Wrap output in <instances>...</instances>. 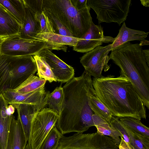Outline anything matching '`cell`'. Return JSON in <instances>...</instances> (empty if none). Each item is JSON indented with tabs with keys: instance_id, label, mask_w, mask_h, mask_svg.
Here are the masks:
<instances>
[{
	"instance_id": "13",
	"label": "cell",
	"mask_w": 149,
	"mask_h": 149,
	"mask_svg": "<svg viewBox=\"0 0 149 149\" xmlns=\"http://www.w3.org/2000/svg\"><path fill=\"white\" fill-rule=\"evenodd\" d=\"M37 55L48 64L57 81L61 83L67 82L74 75L73 68L60 59L50 50L45 48Z\"/></svg>"
},
{
	"instance_id": "1",
	"label": "cell",
	"mask_w": 149,
	"mask_h": 149,
	"mask_svg": "<svg viewBox=\"0 0 149 149\" xmlns=\"http://www.w3.org/2000/svg\"><path fill=\"white\" fill-rule=\"evenodd\" d=\"M91 76L84 71L78 77H73L63 87L64 101L56 127L63 134L71 132L83 133L94 126V114L88 103Z\"/></svg>"
},
{
	"instance_id": "2",
	"label": "cell",
	"mask_w": 149,
	"mask_h": 149,
	"mask_svg": "<svg viewBox=\"0 0 149 149\" xmlns=\"http://www.w3.org/2000/svg\"><path fill=\"white\" fill-rule=\"evenodd\" d=\"M109 75L94 78L92 83L97 95L112 113L119 118L146 119V108L129 80L123 75Z\"/></svg>"
},
{
	"instance_id": "20",
	"label": "cell",
	"mask_w": 149,
	"mask_h": 149,
	"mask_svg": "<svg viewBox=\"0 0 149 149\" xmlns=\"http://www.w3.org/2000/svg\"><path fill=\"white\" fill-rule=\"evenodd\" d=\"M149 32L132 29L127 27L125 22L119 30V33L112 43L111 51L119 46L133 40L141 41L146 38Z\"/></svg>"
},
{
	"instance_id": "14",
	"label": "cell",
	"mask_w": 149,
	"mask_h": 149,
	"mask_svg": "<svg viewBox=\"0 0 149 149\" xmlns=\"http://www.w3.org/2000/svg\"><path fill=\"white\" fill-rule=\"evenodd\" d=\"M24 6V15L19 35L24 39L38 40L37 36L41 30L38 16L29 8Z\"/></svg>"
},
{
	"instance_id": "10",
	"label": "cell",
	"mask_w": 149,
	"mask_h": 149,
	"mask_svg": "<svg viewBox=\"0 0 149 149\" xmlns=\"http://www.w3.org/2000/svg\"><path fill=\"white\" fill-rule=\"evenodd\" d=\"M112 44L105 46H99L93 50L86 53L80 58V62L84 67V71L94 78L102 77L103 70L105 72L109 70L108 64L110 58L108 55L111 51Z\"/></svg>"
},
{
	"instance_id": "31",
	"label": "cell",
	"mask_w": 149,
	"mask_h": 149,
	"mask_svg": "<svg viewBox=\"0 0 149 149\" xmlns=\"http://www.w3.org/2000/svg\"><path fill=\"white\" fill-rule=\"evenodd\" d=\"M37 15L39 20L41 27L40 31L39 33H54L49 20L44 10Z\"/></svg>"
},
{
	"instance_id": "27",
	"label": "cell",
	"mask_w": 149,
	"mask_h": 149,
	"mask_svg": "<svg viewBox=\"0 0 149 149\" xmlns=\"http://www.w3.org/2000/svg\"><path fill=\"white\" fill-rule=\"evenodd\" d=\"M37 65L39 77L48 81L50 83L57 81L52 70L46 62L41 57L36 55L33 56Z\"/></svg>"
},
{
	"instance_id": "39",
	"label": "cell",
	"mask_w": 149,
	"mask_h": 149,
	"mask_svg": "<svg viewBox=\"0 0 149 149\" xmlns=\"http://www.w3.org/2000/svg\"><path fill=\"white\" fill-rule=\"evenodd\" d=\"M24 149H31L30 144L29 142L26 144Z\"/></svg>"
},
{
	"instance_id": "23",
	"label": "cell",
	"mask_w": 149,
	"mask_h": 149,
	"mask_svg": "<svg viewBox=\"0 0 149 149\" xmlns=\"http://www.w3.org/2000/svg\"><path fill=\"white\" fill-rule=\"evenodd\" d=\"M0 4L22 24L25 14L22 0H0Z\"/></svg>"
},
{
	"instance_id": "3",
	"label": "cell",
	"mask_w": 149,
	"mask_h": 149,
	"mask_svg": "<svg viewBox=\"0 0 149 149\" xmlns=\"http://www.w3.org/2000/svg\"><path fill=\"white\" fill-rule=\"evenodd\" d=\"M139 44L125 42L111 51L110 59L128 79L148 109L149 108V68Z\"/></svg>"
},
{
	"instance_id": "11",
	"label": "cell",
	"mask_w": 149,
	"mask_h": 149,
	"mask_svg": "<svg viewBox=\"0 0 149 149\" xmlns=\"http://www.w3.org/2000/svg\"><path fill=\"white\" fill-rule=\"evenodd\" d=\"M49 91H46L44 87L31 92L22 93L14 91L13 89H8L2 94L9 104L15 108L20 104H27L37 106L42 109L47 105Z\"/></svg>"
},
{
	"instance_id": "16",
	"label": "cell",
	"mask_w": 149,
	"mask_h": 149,
	"mask_svg": "<svg viewBox=\"0 0 149 149\" xmlns=\"http://www.w3.org/2000/svg\"><path fill=\"white\" fill-rule=\"evenodd\" d=\"M22 24L0 4V39L19 34Z\"/></svg>"
},
{
	"instance_id": "36",
	"label": "cell",
	"mask_w": 149,
	"mask_h": 149,
	"mask_svg": "<svg viewBox=\"0 0 149 149\" xmlns=\"http://www.w3.org/2000/svg\"><path fill=\"white\" fill-rule=\"evenodd\" d=\"M15 111V108L11 104L8 105L7 109V111L8 114L10 115H13Z\"/></svg>"
},
{
	"instance_id": "28",
	"label": "cell",
	"mask_w": 149,
	"mask_h": 149,
	"mask_svg": "<svg viewBox=\"0 0 149 149\" xmlns=\"http://www.w3.org/2000/svg\"><path fill=\"white\" fill-rule=\"evenodd\" d=\"M120 121L131 130L149 137V128L143 125L141 120L131 117L119 118Z\"/></svg>"
},
{
	"instance_id": "19",
	"label": "cell",
	"mask_w": 149,
	"mask_h": 149,
	"mask_svg": "<svg viewBox=\"0 0 149 149\" xmlns=\"http://www.w3.org/2000/svg\"><path fill=\"white\" fill-rule=\"evenodd\" d=\"M16 109L18 119L22 125L26 138L28 142L31 124L35 115L41 109L34 105L20 104Z\"/></svg>"
},
{
	"instance_id": "24",
	"label": "cell",
	"mask_w": 149,
	"mask_h": 149,
	"mask_svg": "<svg viewBox=\"0 0 149 149\" xmlns=\"http://www.w3.org/2000/svg\"><path fill=\"white\" fill-rule=\"evenodd\" d=\"M64 94L63 88L61 85L56 87L48 96L47 105L49 108L57 113L58 115L61 113L64 101Z\"/></svg>"
},
{
	"instance_id": "7",
	"label": "cell",
	"mask_w": 149,
	"mask_h": 149,
	"mask_svg": "<svg viewBox=\"0 0 149 149\" xmlns=\"http://www.w3.org/2000/svg\"><path fill=\"white\" fill-rule=\"evenodd\" d=\"M56 149H119L109 136L96 132L76 133L69 136L63 135Z\"/></svg>"
},
{
	"instance_id": "12",
	"label": "cell",
	"mask_w": 149,
	"mask_h": 149,
	"mask_svg": "<svg viewBox=\"0 0 149 149\" xmlns=\"http://www.w3.org/2000/svg\"><path fill=\"white\" fill-rule=\"evenodd\" d=\"M103 29L100 24L93 22L89 31L77 41L73 50L81 53L90 52L104 43H112L115 38L104 36Z\"/></svg>"
},
{
	"instance_id": "9",
	"label": "cell",
	"mask_w": 149,
	"mask_h": 149,
	"mask_svg": "<svg viewBox=\"0 0 149 149\" xmlns=\"http://www.w3.org/2000/svg\"><path fill=\"white\" fill-rule=\"evenodd\" d=\"M0 55L11 57L37 55L46 47L45 42L40 40L21 38L19 34L0 39Z\"/></svg>"
},
{
	"instance_id": "21",
	"label": "cell",
	"mask_w": 149,
	"mask_h": 149,
	"mask_svg": "<svg viewBox=\"0 0 149 149\" xmlns=\"http://www.w3.org/2000/svg\"><path fill=\"white\" fill-rule=\"evenodd\" d=\"M92 118L98 133L102 135L110 137L118 146L121 141L120 137H123L120 132L110 123L98 116L93 114Z\"/></svg>"
},
{
	"instance_id": "40",
	"label": "cell",
	"mask_w": 149,
	"mask_h": 149,
	"mask_svg": "<svg viewBox=\"0 0 149 149\" xmlns=\"http://www.w3.org/2000/svg\"></svg>"
},
{
	"instance_id": "6",
	"label": "cell",
	"mask_w": 149,
	"mask_h": 149,
	"mask_svg": "<svg viewBox=\"0 0 149 149\" xmlns=\"http://www.w3.org/2000/svg\"><path fill=\"white\" fill-rule=\"evenodd\" d=\"M131 0H87V5L97 15L99 24L117 23L119 26L126 20Z\"/></svg>"
},
{
	"instance_id": "29",
	"label": "cell",
	"mask_w": 149,
	"mask_h": 149,
	"mask_svg": "<svg viewBox=\"0 0 149 149\" xmlns=\"http://www.w3.org/2000/svg\"><path fill=\"white\" fill-rule=\"evenodd\" d=\"M63 135L56 126L54 127L47 134L40 149H56Z\"/></svg>"
},
{
	"instance_id": "5",
	"label": "cell",
	"mask_w": 149,
	"mask_h": 149,
	"mask_svg": "<svg viewBox=\"0 0 149 149\" xmlns=\"http://www.w3.org/2000/svg\"><path fill=\"white\" fill-rule=\"evenodd\" d=\"M37 71L33 56L0 55V94L14 89Z\"/></svg>"
},
{
	"instance_id": "33",
	"label": "cell",
	"mask_w": 149,
	"mask_h": 149,
	"mask_svg": "<svg viewBox=\"0 0 149 149\" xmlns=\"http://www.w3.org/2000/svg\"><path fill=\"white\" fill-rule=\"evenodd\" d=\"M73 7L79 10L86 7L87 6V0H70Z\"/></svg>"
},
{
	"instance_id": "15",
	"label": "cell",
	"mask_w": 149,
	"mask_h": 149,
	"mask_svg": "<svg viewBox=\"0 0 149 149\" xmlns=\"http://www.w3.org/2000/svg\"><path fill=\"white\" fill-rule=\"evenodd\" d=\"M37 38L38 39L44 41L46 44V48L50 50H62L65 51L67 48L66 46L74 47L80 39L49 33H39Z\"/></svg>"
},
{
	"instance_id": "4",
	"label": "cell",
	"mask_w": 149,
	"mask_h": 149,
	"mask_svg": "<svg viewBox=\"0 0 149 149\" xmlns=\"http://www.w3.org/2000/svg\"><path fill=\"white\" fill-rule=\"evenodd\" d=\"M43 7L75 38H81L89 31L93 22L91 8L88 5L78 10L70 0H43Z\"/></svg>"
},
{
	"instance_id": "35",
	"label": "cell",
	"mask_w": 149,
	"mask_h": 149,
	"mask_svg": "<svg viewBox=\"0 0 149 149\" xmlns=\"http://www.w3.org/2000/svg\"><path fill=\"white\" fill-rule=\"evenodd\" d=\"M143 52L147 64L149 67V49H143Z\"/></svg>"
},
{
	"instance_id": "32",
	"label": "cell",
	"mask_w": 149,
	"mask_h": 149,
	"mask_svg": "<svg viewBox=\"0 0 149 149\" xmlns=\"http://www.w3.org/2000/svg\"><path fill=\"white\" fill-rule=\"evenodd\" d=\"M24 4L37 15L43 10V0H22Z\"/></svg>"
},
{
	"instance_id": "25",
	"label": "cell",
	"mask_w": 149,
	"mask_h": 149,
	"mask_svg": "<svg viewBox=\"0 0 149 149\" xmlns=\"http://www.w3.org/2000/svg\"><path fill=\"white\" fill-rule=\"evenodd\" d=\"M46 81L43 79L31 75L19 86L13 90L20 93L31 92L44 87Z\"/></svg>"
},
{
	"instance_id": "30",
	"label": "cell",
	"mask_w": 149,
	"mask_h": 149,
	"mask_svg": "<svg viewBox=\"0 0 149 149\" xmlns=\"http://www.w3.org/2000/svg\"><path fill=\"white\" fill-rule=\"evenodd\" d=\"M43 10L49 20L54 33L64 36L73 37L72 34L49 12L44 9Z\"/></svg>"
},
{
	"instance_id": "17",
	"label": "cell",
	"mask_w": 149,
	"mask_h": 149,
	"mask_svg": "<svg viewBox=\"0 0 149 149\" xmlns=\"http://www.w3.org/2000/svg\"><path fill=\"white\" fill-rule=\"evenodd\" d=\"M27 141L19 120L13 118L6 149H24Z\"/></svg>"
},
{
	"instance_id": "38",
	"label": "cell",
	"mask_w": 149,
	"mask_h": 149,
	"mask_svg": "<svg viewBox=\"0 0 149 149\" xmlns=\"http://www.w3.org/2000/svg\"><path fill=\"white\" fill-rule=\"evenodd\" d=\"M141 4L144 6L148 7L149 6V0H140Z\"/></svg>"
},
{
	"instance_id": "26",
	"label": "cell",
	"mask_w": 149,
	"mask_h": 149,
	"mask_svg": "<svg viewBox=\"0 0 149 149\" xmlns=\"http://www.w3.org/2000/svg\"><path fill=\"white\" fill-rule=\"evenodd\" d=\"M123 125L134 149H149V137L134 131Z\"/></svg>"
},
{
	"instance_id": "37",
	"label": "cell",
	"mask_w": 149,
	"mask_h": 149,
	"mask_svg": "<svg viewBox=\"0 0 149 149\" xmlns=\"http://www.w3.org/2000/svg\"><path fill=\"white\" fill-rule=\"evenodd\" d=\"M139 45L141 47L144 45H148L149 41L145 39L142 40L140 41V42L139 44Z\"/></svg>"
},
{
	"instance_id": "22",
	"label": "cell",
	"mask_w": 149,
	"mask_h": 149,
	"mask_svg": "<svg viewBox=\"0 0 149 149\" xmlns=\"http://www.w3.org/2000/svg\"><path fill=\"white\" fill-rule=\"evenodd\" d=\"M88 103L94 114L101 117L109 123H110L113 115L97 96L92 83L89 89Z\"/></svg>"
},
{
	"instance_id": "8",
	"label": "cell",
	"mask_w": 149,
	"mask_h": 149,
	"mask_svg": "<svg viewBox=\"0 0 149 149\" xmlns=\"http://www.w3.org/2000/svg\"><path fill=\"white\" fill-rule=\"evenodd\" d=\"M59 115L49 108L38 111L32 121L29 141L31 149H40L47 134L56 126Z\"/></svg>"
},
{
	"instance_id": "18",
	"label": "cell",
	"mask_w": 149,
	"mask_h": 149,
	"mask_svg": "<svg viewBox=\"0 0 149 149\" xmlns=\"http://www.w3.org/2000/svg\"><path fill=\"white\" fill-rule=\"evenodd\" d=\"M8 104L2 94H0V149H6L13 115L8 114Z\"/></svg>"
},
{
	"instance_id": "34",
	"label": "cell",
	"mask_w": 149,
	"mask_h": 149,
	"mask_svg": "<svg viewBox=\"0 0 149 149\" xmlns=\"http://www.w3.org/2000/svg\"><path fill=\"white\" fill-rule=\"evenodd\" d=\"M121 141L118 146L119 149H131L125 141L123 138L120 137Z\"/></svg>"
}]
</instances>
